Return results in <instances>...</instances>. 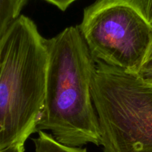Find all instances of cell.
Masks as SVG:
<instances>
[{
    "label": "cell",
    "instance_id": "1",
    "mask_svg": "<svg viewBox=\"0 0 152 152\" xmlns=\"http://www.w3.org/2000/svg\"><path fill=\"white\" fill-rule=\"evenodd\" d=\"M48 50L43 108L36 132L50 131L62 145H100L98 116L91 85L96 63L77 26L46 39Z\"/></svg>",
    "mask_w": 152,
    "mask_h": 152
},
{
    "label": "cell",
    "instance_id": "2",
    "mask_svg": "<svg viewBox=\"0 0 152 152\" xmlns=\"http://www.w3.org/2000/svg\"><path fill=\"white\" fill-rule=\"evenodd\" d=\"M47 65L46 39L21 14L0 40V151L24 144L36 132Z\"/></svg>",
    "mask_w": 152,
    "mask_h": 152
},
{
    "label": "cell",
    "instance_id": "3",
    "mask_svg": "<svg viewBox=\"0 0 152 152\" xmlns=\"http://www.w3.org/2000/svg\"><path fill=\"white\" fill-rule=\"evenodd\" d=\"M91 85L104 152H152V84L95 60Z\"/></svg>",
    "mask_w": 152,
    "mask_h": 152
},
{
    "label": "cell",
    "instance_id": "4",
    "mask_svg": "<svg viewBox=\"0 0 152 152\" xmlns=\"http://www.w3.org/2000/svg\"><path fill=\"white\" fill-rule=\"evenodd\" d=\"M77 27L95 60L138 74L152 41L140 0H96Z\"/></svg>",
    "mask_w": 152,
    "mask_h": 152
},
{
    "label": "cell",
    "instance_id": "5",
    "mask_svg": "<svg viewBox=\"0 0 152 152\" xmlns=\"http://www.w3.org/2000/svg\"><path fill=\"white\" fill-rule=\"evenodd\" d=\"M28 0H0V40L21 15Z\"/></svg>",
    "mask_w": 152,
    "mask_h": 152
},
{
    "label": "cell",
    "instance_id": "6",
    "mask_svg": "<svg viewBox=\"0 0 152 152\" xmlns=\"http://www.w3.org/2000/svg\"><path fill=\"white\" fill-rule=\"evenodd\" d=\"M38 137L33 139L34 152H87L86 148H74L62 145L57 142L51 134L45 132H40Z\"/></svg>",
    "mask_w": 152,
    "mask_h": 152
},
{
    "label": "cell",
    "instance_id": "7",
    "mask_svg": "<svg viewBox=\"0 0 152 152\" xmlns=\"http://www.w3.org/2000/svg\"><path fill=\"white\" fill-rule=\"evenodd\" d=\"M137 76L143 81L152 84V41Z\"/></svg>",
    "mask_w": 152,
    "mask_h": 152
},
{
    "label": "cell",
    "instance_id": "8",
    "mask_svg": "<svg viewBox=\"0 0 152 152\" xmlns=\"http://www.w3.org/2000/svg\"><path fill=\"white\" fill-rule=\"evenodd\" d=\"M140 4L145 16L152 24V0H140Z\"/></svg>",
    "mask_w": 152,
    "mask_h": 152
},
{
    "label": "cell",
    "instance_id": "9",
    "mask_svg": "<svg viewBox=\"0 0 152 152\" xmlns=\"http://www.w3.org/2000/svg\"><path fill=\"white\" fill-rule=\"evenodd\" d=\"M45 1L55 5L62 11H65L69 6L76 0H45Z\"/></svg>",
    "mask_w": 152,
    "mask_h": 152
},
{
    "label": "cell",
    "instance_id": "10",
    "mask_svg": "<svg viewBox=\"0 0 152 152\" xmlns=\"http://www.w3.org/2000/svg\"><path fill=\"white\" fill-rule=\"evenodd\" d=\"M25 148H24V144H16V145H12L6 149L0 152H24Z\"/></svg>",
    "mask_w": 152,
    "mask_h": 152
}]
</instances>
